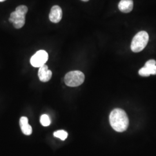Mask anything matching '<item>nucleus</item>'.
Here are the masks:
<instances>
[{"label": "nucleus", "instance_id": "obj_1", "mask_svg": "<svg viewBox=\"0 0 156 156\" xmlns=\"http://www.w3.org/2000/svg\"><path fill=\"white\" fill-rule=\"evenodd\" d=\"M109 122L112 128L117 132L125 131L129 125V119L126 112L116 108L111 112L109 115Z\"/></svg>", "mask_w": 156, "mask_h": 156}, {"label": "nucleus", "instance_id": "obj_2", "mask_svg": "<svg viewBox=\"0 0 156 156\" xmlns=\"http://www.w3.org/2000/svg\"><path fill=\"white\" fill-rule=\"evenodd\" d=\"M28 12V8L26 5H20L16 8L15 11L11 13L9 19V22L12 23L14 27L19 29L23 27L25 24V15Z\"/></svg>", "mask_w": 156, "mask_h": 156}, {"label": "nucleus", "instance_id": "obj_3", "mask_svg": "<svg viewBox=\"0 0 156 156\" xmlns=\"http://www.w3.org/2000/svg\"><path fill=\"white\" fill-rule=\"evenodd\" d=\"M148 41L149 35L145 31H140L134 36L131 45V50L135 53L141 51L144 49Z\"/></svg>", "mask_w": 156, "mask_h": 156}, {"label": "nucleus", "instance_id": "obj_4", "mask_svg": "<svg viewBox=\"0 0 156 156\" xmlns=\"http://www.w3.org/2000/svg\"><path fill=\"white\" fill-rule=\"evenodd\" d=\"M85 76L83 73L80 71H73L67 73L64 78L66 85L69 87H77L83 83Z\"/></svg>", "mask_w": 156, "mask_h": 156}, {"label": "nucleus", "instance_id": "obj_5", "mask_svg": "<svg viewBox=\"0 0 156 156\" xmlns=\"http://www.w3.org/2000/svg\"><path fill=\"white\" fill-rule=\"evenodd\" d=\"M48 60V54L44 50L38 51L30 59L31 64L34 67H42Z\"/></svg>", "mask_w": 156, "mask_h": 156}, {"label": "nucleus", "instance_id": "obj_6", "mask_svg": "<svg viewBox=\"0 0 156 156\" xmlns=\"http://www.w3.org/2000/svg\"><path fill=\"white\" fill-rule=\"evenodd\" d=\"M139 74L142 76L147 77L151 75H156V62L150 60L145 63V66L140 68Z\"/></svg>", "mask_w": 156, "mask_h": 156}, {"label": "nucleus", "instance_id": "obj_7", "mask_svg": "<svg viewBox=\"0 0 156 156\" xmlns=\"http://www.w3.org/2000/svg\"><path fill=\"white\" fill-rule=\"evenodd\" d=\"M62 16V8L58 5L53 6L49 14V19L51 22L57 23L60 22Z\"/></svg>", "mask_w": 156, "mask_h": 156}, {"label": "nucleus", "instance_id": "obj_8", "mask_svg": "<svg viewBox=\"0 0 156 156\" xmlns=\"http://www.w3.org/2000/svg\"><path fill=\"white\" fill-rule=\"evenodd\" d=\"M52 76L51 71L48 69L46 65H44L42 67H39L38 71V77L41 82H46L50 80Z\"/></svg>", "mask_w": 156, "mask_h": 156}, {"label": "nucleus", "instance_id": "obj_9", "mask_svg": "<svg viewBox=\"0 0 156 156\" xmlns=\"http://www.w3.org/2000/svg\"><path fill=\"white\" fill-rule=\"evenodd\" d=\"M134 3L133 0H121L119 4V9L123 13H129L133 9Z\"/></svg>", "mask_w": 156, "mask_h": 156}, {"label": "nucleus", "instance_id": "obj_10", "mask_svg": "<svg viewBox=\"0 0 156 156\" xmlns=\"http://www.w3.org/2000/svg\"><path fill=\"white\" fill-rule=\"evenodd\" d=\"M20 126L22 131L23 133L26 135H30L32 134L33 129L31 126L28 124V118L22 117L20 119Z\"/></svg>", "mask_w": 156, "mask_h": 156}, {"label": "nucleus", "instance_id": "obj_11", "mask_svg": "<svg viewBox=\"0 0 156 156\" xmlns=\"http://www.w3.org/2000/svg\"><path fill=\"white\" fill-rule=\"evenodd\" d=\"M53 135L55 137L60 138L62 140H66V138L68 137V133L66 131H65L64 130L57 131L54 133Z\"/></svg>", "mask_w": 156, "mask_h": 156}, {"label": "nucleus", "instance_id": "obj_12", "mask_svg": "<svg viewBox=\"0 0 156 156\" xmlns=\"http://www.w3.org/2000/svg\"><path fill=\"white\" fill-rule=\"evenodd\" d=\"M40 122L43 126H45V127L49 126L50 124V117H49L47 115H42L41 116Z\"/></svg>", "mask_w": 156, "mask_h": 156}, {"label": "nucleus", "instance_id": "obj_13", "mask_svg": "<svg viewBox=\"0 0 156 156\" xmlns=\"http://www.w3.org/2000/svg\"><path fill=\"white\" fill-rule=\"evenodd\" d=\"M82 1H84V2H87V1H88L89 0H82Z\"/></svg>", "mask_w": 156, "mask_h": 156}, {"label": "nucleus", "instance_id": "obj_14", "mask_svg": "<svg viewBox=\"0 0 156 156\" xmlns=\"http://www.w3.org/2000/svg\"><path fill=\"white\" fill-rule=\"evenodd\" d=\"M6 0H0V2H3V1H5Z\"/></svg>", "mask_w": 156, "mask_h": 156}]
</instances>
